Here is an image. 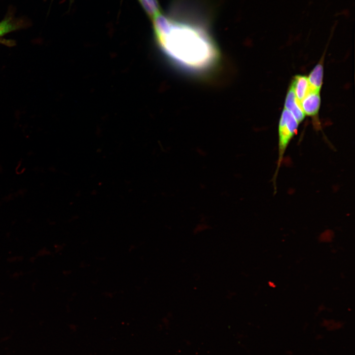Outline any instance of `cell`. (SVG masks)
<instances>
[{"label":"cell","mask_w":355,"mask_h":355,"mask_svg":"<svg viewBox=\"0 0 355 355\" xmlns=\"http://www.w3.org/2000/svg\"><path fill=\"white\" fill-rule=\"evenodd\" d=\"M297 99L301 102L310 91V86L308 77L306 76L297 75L294 77L291 85Z\"/></svg>","instance_id":"obj_5"},{"label":"cell","mask_w":355,"mask_h":355,"mask_svg":"<svg viewBox=\"0 0 355 355\" xmlns=\"http://www.w3.org/2000/svg\"><path fill=\"white\" fill-rule=\"evenodd\" d=\"M146 12L153 18L160 12L157 0H140Z\"/></svg>","instance_id":"obj_7"},{"label":"cell","mask_w":355,"mask_h":355,"mask_svg":"<svg viewBox=\"0 0 355 355\" xmlns=\"http://www.w3.org/2000/svg\"><path fill=\"white\" fill-rule=\"evenodd\" d=\"M323 66L319 63L310 72L308 80L310 86V91H320L322 84Z\"/></svg>","instance_id":"obj_6"},{"label":"cell","mask_w":355,"mask_h":355,"mask_svg":"<svg viewBox=\"0 0 355 355\" xmlns=\"http://www.w3.org/2000/svg\"><path fill=\"white\" fill-rule=\"evenodd\" d=\"M300 105L305 115H317L320 105V92L310 91L300 102Z\"/></svg>","instance_id":"obj_3"},{"label":"cell","mask_w":355,"mask_h":355,"mask_svg":"<svg viewBox=\"0 0 355 355\" xmlns=\"http://www.w3.org/2000/svg\"><path fill=\"white\" fill-rule=\"evenodd\" d=\"M152 18L158 47L170 66L197 78H209L219 69L221 52L206 31L172 22L161 12Z\"/></svg>","instance_id":"obj_1"},{"label":"cell","mask_w":355,"mask_h":355,"mask_svg":"<svg viewBox=\"0 0 355 355\" xmlns=\"http://www.w3.org/2000/svg\"><path fill=\"white\" fill-rule=\"evenodd\" d=\"M299 123L289 111L284 109L279 124L278 159L276 173L273 178L274 183L276 180L285 150L291 140L296 134Z\"/></svg>","instance_id":"obj_2"},{"label":"cell","mask_w":355,"mask_h":355,"mask_svg":"<svg viewBox=\"0 0 355 355\" xmlns=\"http://www.w3.org/2000/svg\"><path fill=\"white\" fill-rule=\"evenodd\" d=\"M19 27L10 19H5L0 22V36L14 31Z\"/></svg>","instance_id":"obj_8"},{"label":"cell","mask_w":355,"mask_h":355,"mask_svg":"<svg viewBox=\"0 0 355 355\" xmlns=\"http://www.w3.org/2000/svg\"><path fill=\"white\" fill-rule=\"evenodd\" d=\"M284 108L289 111L299 123L305 118V115L301 106L300 102L297 99L291 86L285 98Z\"/></svg>","instance_id":"obj_4"}]
</instances>
